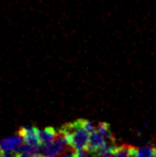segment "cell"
Segmentation results:
<instances>
[{
	"mask_svg": "<svg viewBox=\"0 0 156 157\" xmlns=\"http://www.w3.org/2000/svg\"><path fill=\"white\" fill-rule=\"evenodd\" d=\"M24 138L19 134H17L16 136L8 137V138H4L0 141V151L3 152H14L17 150V147L24 142Z\"/></svg>",
	"mask_w": 156,
	"mask_h": 157,
	"instance_id": "obj_2",
	"label": "cell"
},
{
	"mask_svg": "<svg viewBox=\"0 0 156 157\" xmlns=\"http://www.w3.org/2000/svg\"><path fill=\"white\" fill-rule=\"evenodd\" d=\"M136 152H137V149L133 145L122 144L116 147L112 153V157H136Z\"/></svg>",
	"mask_w": 156,
	"mask_h": 157,
	"instance_id": "obj_6",
	"label": "cell"
},
{
	"mask_svg": "<svg viewBox=\"0 0 156 157\" xmlns=\"http://www.w3.org/2000/svg\"><path fill=\"white\" fill-rule=\"evenodd\" d=\"M155 149H156V147H155Z\"/></svg>",
	"mask_w": 156,
	"mask_h": 157,
	"instance_id": "obj_16",
	"label": "cell"
},
{
	"mask_svg": "<svg viewBox=\"0 0 156 157\" xmlns=\"http://www.w3.org/2000/svg\"><path fill=\"white\" fill-rule=\"evenodd\" d=\"M153 157H156V154H155V155H154V156H153Z\"/></svg>",
	"mask_w": 156,
	"mask_h": 157,
	"instance_id": "obj_15",
	"label": "cell"
},
{
	"mask_svg": "<svg viewBox=\"0 0 156 157\" xmlns=\"http://www.w3.org/2000/svg\"><path fill=\"white\" fill-rule=\"evenodd\" d=\"M18 134L23 137L25 142L29 143L31 145L41 143L39 140V128L34 127V126H24L18 130Z\"/></svg>",
	"mask_w": 156,
	"mask_h": 157,
	"instance_id": "obj_3",
	"label": "cell"
},
{
	"mask_svg": "<svg viewBox=\"0 0 156 157\" xmlns=\"http://www.w3.org/2000/svg\"><path fill=\"white\" fill-rule=\"evenodd\" d=\"M58 134L59 132H57V129H55L51 126L41 128V129H39V140L42 144H47V143L54 141L56 137L58 136Z\"/></svg>",
	"mask_w": 156,
	"mask_h": 157,
	"instance_id": "obj_5",
	"label": "cell"
},
{
	"mask_svg": "<svg viewBox=\"0 0 156 157\" xmlns=\"http://www.w3.org/2000/svg\"><path fill=\"white\" fill-rule=\"evenodd\" d=\"M60 132L63 134L67 144L72 145L77 151L88 147L90 132L83 127L82 119L64 124L60 128Z\"/></svg>",
	"mask_w": 156,
	"mask_h": 157,
	"instance_id": "obj_1",
	"label": "cell"
},
{
	"mask_svg": "<svg viewBox=\"0 0 156 157\" xmlns=\"http://www.w3.org/2000/svg\"><path fill=\"white\" fill-rule=\"evenodd\" d=\"M74 147H72V145H67V147H65L64 150H63L62 152H61L60 154H59L57 157H75L76 155V152L74 151Z\"/></svg>",
	"mask_w": 156,
	"mask_h": 157,
	"instance_id": "obj_9",
	"label": "cell"
},
{
	"mask_svg": "<svg viewBox=\"0 0 156 157\" xmlns=\"http://www.w3.org/2000/svg\"><path fill=\"white\" fill-rule=\"evenodd\" d=\"M31 157H46V156H44V155H39V154H34V155H32Z\"/></svg>",
	"mask_w": 156,
	"mask_h": 157,
	"instance_id": "obj_14",
	"label": "cell"
},
{
	"mask_svg": "<svg viewBox=\"0 0 156 157\" xmlns=\"http://www.w3.org/2000/svg\"><path fill=\"white\" fill-rule=\"evenodd\" d=\"M15 157H31L28 154H24V153H16L15 154Z\"/></svg>",
	"mask_w": 156,
	"mask_h": 157,
	"instance_id": "obj_12",
	"label": "cell"
},
{
	"mask_svg": "<svg viewBox=\"0 0 156 157\" xmlns=\"http://www.w3.org/2000/svg\"><path fill=\"white\" fill-rule=\"evenodd\" d=\"M0 157H15V155H12V154H10L9 152L0 151Z\"/></svg>",
	"mask_w": 156,
	"mask_h": 157,
	"instance_id": "obj_11",
	"label": "cell"
},
{
	"mask_svg": "<svg viewBox=\"0 0 156 157\" xmlns=\"http://www.w3.org/2000/svg\"><path fill=\"white\" fill-rule=\"evenodd\" d=\"M106 144V140H105L104 136L101 134L98 130H94L90 134L89 141H88V147L91 151L97 152L102 147Z\"/></svg>",
	"mask_w": 156,
	"mask_h": 157,
	"instance_id": "obj_4",
	"label": "cell"
},
{
	"mask_svg": "<svg viewBox=\"0 0 156 157\" xmlns=\"http://www.w3.org/2000/svg\"><path fill=\"white\" fill-rule=\"evenodd\" d=\"M156 154V149L152 145H144V147L137 149L136 157H153Z\"/></svg>",
	"mask_w": 156,
	"mask_h": 157,
	"instance_id": "obj_7",
	"label": "cell"
},
{
	"mask_svg": "<svg viewBox=\"0 0 156 157\" xmlns=\"http://www.w3.org/2000/svg\"><path fill=\"white\" fill-rule=\"evenodd\" d=\"M96 152H93L89 149V147H85V149L78 150L76 152L75 157H95Z\"/></svg>",
	"mask_w": 156,
	"mask_h": 157,
	"instance_id": "obj_8",
	"label": "cell"
},
{
	"mask_svg": "<svg viewBox=\"0 0 156 157\" xmlns=\"http://www.w3.org/2000/svg\"><path fill=\"white\" fill-rule=\"evenodd\" d=\"M82 125H83V127H85L86 129H87L88 132H90V134H91L92 132H94V130H96L95 125H94L93 123L91 122V121L83 120V119H82Z\"/></svg>",
	"mask_w": 156,
	"mask_h": 157,
	"instance_id": "obj_10",
	"label": "cell"
},
{
	"mask_svg": "<svg viewBox=\"0 0 156 157\" xmlns=\"http://www.w3.org/2000/svg\"><path fill=\"white\" fill-rule=\"evenodd\" d=\"M95 157H112V155H107V154H100V153H96Z\"/></svg>",
	"mask_w": 156,
	"mask_h": 157,
	"instance_id": "obj_13",
	"label": "cell"
}]
</instances>
